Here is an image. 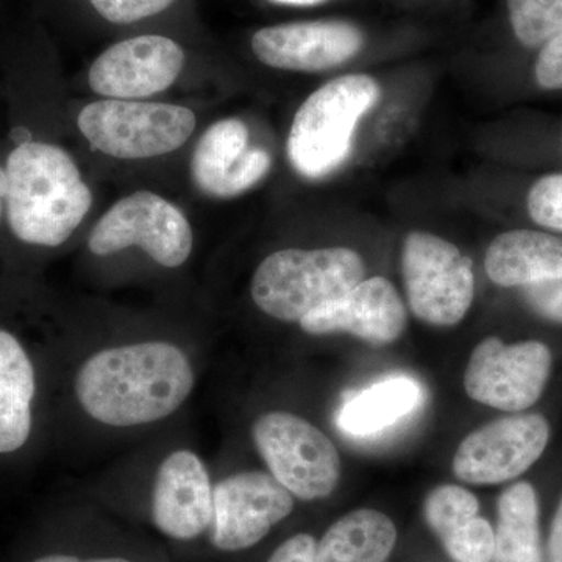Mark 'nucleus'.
Segmentation results:
<instances>
[{"instance_id":"nucleus-25","label":"nucleus","mask_w":562,"mask_h":562,"mask_svg":"<svg viewBox=\"0 0 562 562\" xmlns=\"http://www.w3.org/2000/svg\"><path fill=\"white\" fill-rule=\"evenodd\" d=\"M527 209L536 224L562 233V173L536 181L528 192Z\"/></svg>"},{"instance_id":"nucleus-20","label":"nucleus","mask_w":562,"mask_h":562,"mask_svg":"<svg viewBox=\"0 0 562 562\" xmlns=\"http://www.w3.org/2000/svg\"><path fill=\"white\" fill-rule=\"evenodd\" d=\"M494 536L492 562H543L539 501L530 483L519 482L502 492Z\"/></svg>"},{"instance_id":"nucleus-27","label":"nucleus","mask_w":562,"mask_h":562,"mask_svg":"<svg viewBox=\"0 0 562 562\" xmlns=\"http://www.w3.org/2000/svg\"><path fill=\"white\" fill-rule=\"evenodd\" d=\"M524 299L542 319L562 324V280L542 281L525 286Z\"/></svg>"},{"instance_id":"nucleus-30","label":"nucleus","mask_w":562,"mask_h":562,"mask_svg":"<svg viewBox=\"0 0 562 562\" xmlns=\"http://www.w3.org/2000/svg\"><path fill=\"white\" fill-rule=\"evenodd\" d=\"M543 562H562V497L554 513L552 530L543 552Z\"/></svg>"},{"instance_id":"nucleus-11","label":"nucleus","mask_w":562,"mask_h":562,"mask_svg":"<svg viewBox=\"0 0 562 562\" xmlns=\"http://www.w3.org/2000/svg\"><path fill=\"white\" fill-rule=\"evenodd\" d=\"M294 509V495L265 472L227 476L213 487V543L225 552L254 547Z\"/></svg>"},{"instance_id":"nucleus-6","label":"nucleus","mask_w":562,"mask_h":562,"mask_svg":"<svg viewBox=\"0 0 562 562\" xmlns=\"http://www.w3.org/2000/svg\"><path fill=\"white\" fill-rule=\"evenodd\" d=\"M251 435L273 479L294 497L319 501L338 486V449L312 422L291 413L262 414Z\"/></svg>"},{"instance_id":"nucleus-14","label":"nucleus","mask_w":562,"mask_h":562,"mask_svg":"<svg viewBox=\"0 0 562 562\" xmlns=\"http://www.w3.org/2000/svg\"><path fill=\"white\" fill-rule=\"evenodd\" d=\"M299 324L308 335L347 331L362 341L386 346L405 331L406 308L390 280L372 277L341 297L317 306Z\"/></svg>"},{"instance_id":"nucleus-12","label":"nucleus","mask_w":562,"mask_h":562,"mask_svg":"<svg viewBox=\"0 0 562 562\" xmlns=\"http://www.w3.org/2000/svg\"><path fill=\"white\" fill-rule=\"evenodd\" d=\"M184 50L162 35L122 40L92 63L88 83L110 99H143L168 90L183 69Z\"/></svg>"},{"instance_id":"nucleus-2","label":"nucleus","mask_w":562,"mask_h":562,"mask_svg":"<svg viewBox=\"0 0 562 562\" xmlns=\"http://www.w3.org/2000/svg\"><path fill=\"white\" fill-rule=\"evenodd\" d=\"M5 173L7 220L22 243L61 246L91 209V190L76 161L54 144H20L9 155Z\"/></svg>"},{"instance_id":"nucleus-22","label":"nucleus","mask_w":562,"mask_h":562,"mask_svg":"<svg viewBox=\"0 0 562 562\" xmlns=\"http://www.w3.org/2000/svg\"><path fill=\"white\" fill-rule=\"evenodd\" d=\"M508 11L524 46H543L562 32V0H508Z\"/></svg>"},{"instance_id":"nucleus-10","label":"nucleus","mask_w":562,"mask_h":562,"mask_svg":"<svg viewBox=\"0 0 562 562\" xmlns=\"http://www.w3.org/2000/svg\"><path fill=\"white\" fill-rule=\"evenodd\" d=\"M550 424L541 414H514L472 431L458 447L453 472L461 482L501 484L522 475L546 452Z\"/></svg>"},{"instance_id":"nucleus-19","label":"nucleus","mask_w":562,"mask_h":562,"mask_svg":"<svg viewBox=\"0 0 562 562\" xmlns=\"http://www.w3.org/2000/svg\"><path fill=\"white\" fill-rule=\"evenodd\" d=\"M395 543L397 528L386 514L357 509L328 528L313 562H387Z\"/></svg>"},{"instance_id":"nucleus-33","label":"nucleus","mask_w":562,"mask_h":562,"mask_svg":"<svg viewBox=\"0 0 562 562\" xmlns=\"http://www.w3.org/2000/svg\"><path fill=\"white\" fill-rule=\"evenodd\" d=\"M7 195V173L5 169L0 168V216H2V203Z\"/></svg>"},{"instance_id":"nucleus-18","label":"nucleus","mask_w":562,"mask_h":562,"mask_svg":"<svg viewBox=\"0 0 562 562\" xmlns=\"http://www.w3.org/2000/svg\"><path fill=\"white\" fill-rule=\"evenodd\" d=\"M35 369L11 333L0 330V454L25 446L32 432Z\"/></svg>"},{"instance_id":"nucleus-7","label":"nucleus","mask_w":562,"mask_h":562,"mask_svg":"<svg viewBox=\"0 0 562 562\" xmlns=\"http://www.w3.org/2000/svg\"><path fill=\"white\" fill-rule=\"evenodd\" d=\"M403 280L414 316L435 327H453L471 310L475 276L471 258L454 244L427 232L406 236Z\"/></svg>"},{"instance_id":"nucleus-13","label":"nucleus","mask_w":562,"mask_h":562,"mask_svg":"<svg viewBox=\"0 0 562 562\" xmlns=\"http://www.w3.org/2000/svg\"><path fill=\"white\" fill-rule=\"evenodd\" d=\"M360 29L344 21L291 22L255 32L251 50L262 65L297 72L341 66L361 50Z\"/></svg>"},{"instance_id":"nucleus-31","label":"nucleus","mask_w":562,"mask_h":562,"mask_svg":"<svg viewBox=\"0 0 562 562\" xmlns=\"http://www.w3.org/2000/svg\"><path fill=\"white\" fill-rule=\"evenodd\" d=\"M33 562H131L124 558H94V560H80V558L69 557V554H47Z\"/></svg>"},{"instance_id":"nucleus-3","label":"nucleus","mask_w":562,"mask_h":562,"mask_svg":"<svg viewBox=\"0 0 562 562\" xmlns=\"http://www.w3.org/2000/svg\"><path fill=\"white\" fill-rule=\"evenodd\" d=\"M364 273L360 254L347 247L279 250L255 271L251 299L273 319L301 322L317 306L353 290Z\"/></svg>"},{"instance_id":"nucleus-21","label":"nucleus","mask_w":562,"mask_h":562,"mask_svg":"<svg viewBox=\"0 0 562 562\" xmlns=\"http://www.w3.org/2000/svg\"><path fill=\"white\" fill-rule=\"evenodd\" d=\"M420 398L419 384L414 380L406 376L384 380L344 405L339 427L347 435H373L408 416L419 405Z\"/></svg>"},{"instance_id":"nucleus-16","label":"nucleus","mask_w":562,"mask_h":562,"mask_svg":"<svg viewBox=\"0 0 562 562\" xmlns=\"http://www.w3.org/2000/svg\"><path fill=\"white\" fill-rule=\"evenodd\" d=\"M151 514L158 530L180 541L198 538L213 522V487L201 458L177 450L161 462Z\"/></svg>"},{"instance_id":"nucleus-26","label":"nucleus","mask_w":562,"mask_h":562,"mask_svg":"<svg viewBox=\"0 0 562 562\" xmlns=\"http://www.w3.org/2000/svg\"><path fill=\"white\" fill-rule=\"evenodd\" d=\"M176 0H90L92 9L111 24H133L168 10Z\"/></svg>"},{"instance_id":"nucleus-1","label":"nucleus","mask_w":562,"mask_h":562,"mask_svg":"<svg viewBox=\"0 0 562 562\" xmlns=\"http://www.w3.org/2000/svg\"><path fill=\"white\" fill-rule=\"evenodd\" d=\"M194 383V369L180 347L146 341L92 355L77 373L76 394L92 419L135 427L171 416Z\"/></svg>"},{"instance_id":"nucleus-5","label":"nucleus","mask_w":562,"mask_h":562,"mask_svg":"<svg viewBox=\"0 0 562 562\" xmlns=\"http://www.w3.org/2000/svg\"><path fill=\"white\" fill-rule=\"evenodd\" d=\"M77 122L95 150L120 160H144L180 149L198 121L184 106L106 99L85 106Z\"/></svg>"},{"instance_id":"nucleus-23","label":"nucleus","mask_w":562,"mask_h":562,"mask_svg":"<svg viewBox=\"0 0 562 562\" xmlns=\"http://www.w3.org/2000/svg\"><path fill=\"white\" fill-rule=\"evenodd\" d=\"M479 512L475 494L457 484L435 487L424 502L425 522L439 539L479 516Z\"/></svg>"},{"instance_id":"nucleus-28","label":"nucleus","mask_w":562,"mask_h":562,"mask_svg":"<svg viewBox=\"0 0 562 562\" xmlns=\"http://www.w3.org/2000/svg\"><path fill=\"white\" fill-rule=\"evenodd\" d=\"M535 77L542 90H562V32L543 44L536 61Z\"/></svg>"},{"instance_id":"nucleus-24","label":"nucleus","mask_w":562,"mask_h":562,"mask_svg":"<svg viewBox=\"0 0 562 562\" xmlns=\"http://www.w3.org/2000/svg\"><path fill=\"white\" fill-rule=\"evenodd\" d=\"M447 554L457 562L494 561V528L476 516L441 539Z\"/></svg>"},{"instance_id":"nucleus-4","label":"nucleus","mask_w":562,"mask_h":562,"mask_svg":"<svg viewBox=\"0 0 562 562\" xmlns=\"http://www.w3.org/2000/svg\"><path fill=\"white\" fill-rule=\"evenodd\" d=\"M372 77L353 74L314 91L297 113L288 138V157L306 179H322L349 158L358 122L379 102Z\"/></svg>"},{"instance_id":"nucleus-32","label":"nucleus","mask_w":562,"mask_h":562,"mask_svg":"<svg viewBox=\"0 0 562 562\" xmlns=\"http://www.w3.org/2000/svg\"><path fill=\"white\" fill-rule=\"evenodd\" d=\"M271 2L281 3V5L312 7L319 5L325 0H271Z\"/></svg>"},{"instance_id":"nucleus-15","label":"nucleus","mask_w":562,"mask_h":562,"mask_svg":"<svg viewBox=\"0 0 562 562\" xmlns=\"http://www.w3.org/2000/svg\"><path fill=\"white\" fill-rule=\"evenodd\" d=\"M271 165L268 151L249 147L246 124L232 117L203 133L192 155L191 172L199 190L211 198L231 199L265 179Z\"/></svg>"},{"instance_id":"nucleus-9","label":"nucleus","mask_w":562,"mask_h":562,"mask_svg":"<svg viewBox=\"0 0 562 562\" xmlns=\"http://www.w3.org/2000/svg\"><path fill=\"white\" fill-rule=\"evenodd\" d=\"M552 351L541 341L505 344L491 336L473 349L464 372V387L472 401L520 413L541 398L550 373Z\"/></svg>"},{"instance_id":"nucleus-17","label":"nucleus","mask_w":562,"mask_h":562,"mask_svg":"<svg viewBox=\"0 0 562 562\" xmlns=\"http://www.w3.org/2000/svg\"><path fill=\"white\" fill-rule=\"evenodd\" d=\"M484 269L503 288L562 280V235L536 231L502 233L487 247Z\"/></svg>"},{"instance_id":"nucleus-29","label":"nucleus","mask_w":562,"mask_h":562,"mask_svg":"<svg viewBox=\"0 0 562 562\" xmlns=\"http://www.w3.org/2000/svg\"><path fill=\"white\" fill-rule=\"evenodd\" d=\"M316 543V539L306 532L292 536L281 543L268 562H313Z\"/></svg>"},{"instance_id":"nucleus-8","label":"nucleus","mask_w":562,"mask_h":562,"mask_svg":"<svg viewBox=\"0 0 562 562\" xmlns=\"http://www.w3.org/2000/svg\"><path fill=\"white\" fill-rule=\"evenodd\" d=\"M192 228L176 205L149 191L121 199L92 228L88 247L98 257H109L136 246L162 266L179 268L190 258Z\"/></svg>"}]
</instances>
